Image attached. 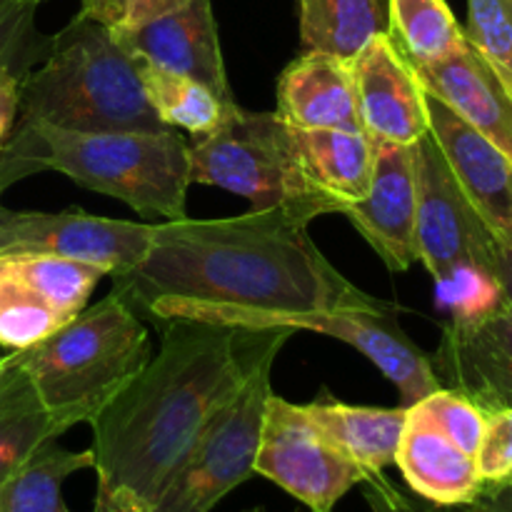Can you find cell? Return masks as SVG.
Listing matches in <instances>:
<instances>
[{
	"instance_id": "6da1fadb",
	"label": "cell",
	"mask_w": 512,
	"mask_h": 512,
	"mask_svg": "<svg viewBox=\"0 0 512 512\" xmlns=\"http://www.w3.org/2000/svg\"><path fill=\"white\" fill-rule=\"evenodd\" d=\"M308 225L290 208L155 223L148 253L113 278L115 290L155 323L198 320L240 330H263L290 313L383 305L340 275Z\"/></svg>"
},
{
	"instance_id": "7a4b0ae2",
	"label": "cell",
	"mask_w": 512,
	"mask_h": 512,
	"mask_svg": "<svg viewBox=\"0 0 512 512\" xmlns=\"http://www.w3.org/2000/svg\"><path fill=\"white\" fill-rule=\"evenodd\" d=\"M158 355L90 420L95 495L150 512L215 405L248 370L255 330L158 323Z\"/></svg>"
},
{
	"instance_id": "3957f363",
	"label": "cell",
	"mask_w": 512,
	"mask_h": 512,
	"mask_svg": "<svg viewBox=\"0 0 512 512\" xmlns=\"http://www.w3.org/2000/svg\"><path fill=\"white\" fill-rule=\"evenodd\" d=\"M0 155V193L40 170L120 200L145 218L183 220L190 185L188 143L175 130H80L18 120Z\"/></svg>"
},
{
	"instance_id": "277c9868",
	"label": "cell",
	"mask_w": 512,
	"mask_h": 512,
	"mask_svg": "<svg viewBox=\"0 0 512 512\" xmlns=\"http://www.w3.org/2000/svg\"><path fill=\"white\" fill-rule=\"evenodd\" d=\"M18 120L80 133L173 130L150 108L138 58L113 28L83 13L50 38L43 63L23 78Z\"/></svg>"
},
{
	"instance_id": "5b68a950",
	"label": "cell",
	"mask_w": 512,
	"mask_h": 512,
	"mask_svg": "<svg viewBox=\"0 0 512 512\" xmlns=\"http://www.w3.org/2000/svg\"><path fill=\"white\" fill-rule=\"evenodd\" d=\"M30 383L68 433L90 423L148 365V330L120 290L60 325L28 350H15Z\"/></svg>"
},
{
	"instance_id": "8992f818",
	"label": "cell",
	"mask_w": 512,
	"mask_h": 512,
	"mask_svg": "<svg viewBox=\"0 0 512 512\" xmlns=\"http://www.w3.org/2000/svg\"><path fill=\"white\" fill-rule=\"evenodd\" d=\"M288 335L290 330H255L245 378L215 405L150 512H210L253 478L265 405L273 395L270 373Z\"/></svg>"
},
{
	"instance_id": "52a82bcc",
	"label": "cell",
	"mask_w": 512,
	"mask_h": 512,
	"mask_svg": "<svg viewBox=\"0 0 512 512\" xmlns=\"http://www.w3.org/2000/svg\"><path fill=\"white\" fill-rule=\"evenodd\" d=\"M188 155L190 183L230 190L250 200L253 210L290 208L310 223L333 215L305 178L295 128L278 113L238 108L213 133L195 135Z\"/></svg>"
},
{
	"instance_id": "ba28073f",
	"label": "cell",
	"mask_w": 512,
	"mask_h": 512,
	"mask_svg": "<svg viewBox=\"0 0 512 512\" xmlns=\"http://www.w3.org/2000/svg\"><path fill=\"white\" fill-rule=\"evenodd\" d=\"M253 470L310 512H335V505L368 478L365 470L325 440L303 405L288 403L275 393L265 405Z\"/></svg>"
},
{
	"instance_id": "9c48e42d",
	"label": "cell",
	"mask_w": 512,
	"mask_h": 512,
	"mask_svg": "<svg viewBox=\"0 0 512 512\" xmlns=\"http://www.w3.org/2000/svg\"><path fill=\"white\" fill-rule=\"evenodd\" d=\"M153 225L113 220L65 208L60 213H20L0 205V258L55 255L125 275L145 258Z\"/></svg>"
},
{
	"instance_id": "30bf717a",
	"label": "cell",
	"mask_w": 512,
	"mask_h": 512,
	"mask_svg": "<svg viewBox=\"0 0 512 512\" xmlns=\"http://www.w3.org/2000/svg\"><path fill=\"white\" fill-rule=\"evenodd\" d=\"M418 255L435 283L465 265L490 270L495 238L460 190L433 133L415 143Z\"/></svg>"
},
{
	"instance_id": "8fae6325",
	"label": "cell",
	"mask_w": 512,
	"mask_h": 512,
	"mask_svg": "<svg viewBox=\"0 0 512 512\" xmlns=\"http://www.w3.org/2000/svg\"><path fill=\"white\" fill-rule=\"evenodd\" d=\"M375 165L370 190L363 200L350 203L340 215L358 228L370 248L380 255L390 273H405L418 263V180L415 145L373 140Z\"/></svg>"
},
{
	"instance_id": "7c38bea8",
	"label": "cell",
	"mask_w": 512,
	"mask_h": 512,
	"mask_svg": "<svg viewBox=\"0 0 512 512\" xmlns=\"http://www.w3.org/2000/svg\"><path fill=\"white\" fill-rule=\"evenodd\" d=\"M430 363L440 388L485 413L512 408V310L503 303L483 318L450 320Z\"/></svg>"
},
{
	"instance_id": "4fadbf2b",
	"label": "cell",
	"mask_w": 512,
	"mask_h": 512,
	"mask_svg": "<svg viewBox=\"0 0 512 512\" xmlns=\"http://www.w3.org/2000/svg\"><path fill=\"white\" fill-rule=\"evenodd\" d=\"M363 130L373 140L415 145L430 133L428 95L388 33L373 35L350 60Z\"/></svg>"
},
{
	"instance_id": "5bb4252c",
	"label": "cell",
	"mask_w": 512,
	"mask_h": 512,
	"mask_svg": "<svg viewBox=\"0 0 512 512\" xmlns=\"http://www.w3.org/2000/svg\"><path fill=\"white\" fill-rule=\"evenodd\" d=\"M130 53L170 73L208 85L225 103H238L225 75L213 3L190 0L183 8L135 28H113Z\"/></svg>"
},
{
	"instance_id": "9a60e30c",
	"label": "cell",
	"mask_w": 512,
	"mask_h": 512,
	"mask_svg": "<svg viewBox=\"0 0 512 512\" xmlns=\"http://www.w3.org/2000/svg\"><path fill=\"white\" fill-rule=\"evenodd\" d=\"M428 118L430 133L475 215L498 243L512 248V160L433 95H428Z\"/></svg>"
},
{
	"instance_id": "2e32d148",
	"label": "cell",
	"mask_w": 512,
	"mask_h": 512,
	"mask_svg": "<svg viewBox=\"0 0 512 512\" xmlns=\"http://www.w3.org/2000/svg\"><path fill=\"white\" fill-rule=\"evenodd\" d=\"M410 68L425 93L512 160V93L468 38L448 58Z\"/></svg>"
},
{
	"instance_id": "e0dca14e",
	"label": "cell",
	"mask_w": 512,
	"mask_h": 512,
	"mask_svg": "<svg viewBox=\"0 0 512 512\" xmlns=\"http://www.w3.org/2000/svg\"><path fill=\"white\" fill-rule=\"evenodd\" d=\"M275 113L300 130H363L350 60L318 50L295 58L278 80Z\"/></svg>"
},
{
	"instance_id": "ac0fdd59",
	"label": "cell",
	"mask_w": 512,
	"mask_h": 512,
	"mask_svg": "<svg viewBox=\"0 0 512 512\" xmlns=\"http://www.w3.org/2000/svg\"><path fill=\"white\" fill-rule=\"evenodd\" d=\"M395 465L403 473L410 493L440 508L470 505L483 490V478L473 455L463 453L413 405L405 410Z\"/></svg>"
},
{
	"instance_id": "d6986e66",
	"label": "cell",
	"mask_w": 512,
	"mask_h": 512,
	"mask_svg": "<svg viewBox=\"0 0 512 512\" xmlns=\"http://www.w3.org/2000/svg\"><path fill=\"white\" fill-rule=\"evenodd\" d=\"M300 160L315 193L328 200L335 215L368 195L373 180L375 143L363 130L295 128Z\"/></svg>"
},
{
	"instance_id": "ffe728a7",
	"label": "cell",
	"mask_w": 512,
	"mask_h": 512,
	"mask_svg": "<svg viewBox=\"0 0 512 512\" xmlns=\"http://www.w3.org/2000/svg\"><path fill=\"white\" fill-rule=\"evenodd\" d=\"M303 408L325 440L368 475H378L395 465L408 408L345 405L330 395H323Z\"/></svg>"
},
{
	"instance_id": "44dd1931",
	"label": "cell",
	"mask_w": 512,
	"mask_h": 512,
	"mask_svg": "<svg viewBox=\"0 0 512 512\" xmlns=\"http://www.w3.org/2000/svg\"><path fill=\"white\" fill-rule=\"evenodd\" d=\"M63 430L48 413L20 365L18 353L0 358V485L48 440Z\"/></svg>"
},
{
	"instance_id": "7402d4cb",
	"label": "cell",
	"mask_w": 512,
	"mask_h": 512,
	"mask_svg": "<svg viewBox=\"0 0 512 512\" xmlns=\"http://www.w3.org/2000/svg\"><path fill=\"white\" fill-rule=\"evenodd\" d=\"M303 53L353 60L373 35L388 33V0H298Z\"/></svg>"
},
{
	"instance_id": "603a6c76",
	"label": "cell",
	"mask_w": 512,
	"mask_h": 512,
	"mask_svg": "<svg viewBox=\"0 0 512 512\" xmlns=\"http://www.w3.org/2000/svg\"><path fill=\"white\" fill-rule=\"evenodd\" d=\"M135 58H138L140 80H143L150 108L168 128L188 130L190 135L213 133L240 108L238 103H225L200 80L170 73L140 55Z\"/></svg>"
},
{
	"instance_id": "cb8c5ba5",
	"label": "cell",
	"mask_w": 512,
	"mask_h": 512,
	"mask_svg": "<svg viewBox=\"0 0 512 512\" xmlns=\"http://www.w3.org/2000/svg\"><path fill=\"white\" fill-rule=\"evenodd\" d=\"M80 470H93L90 450L73 453L48 440L0 485V512H70L63 483Z\"/></svg>"
},
{
	"instance_id": "d4e9b609",
	"label": "cell",
	"mask_w": 512,
	"mask_h": 512,
	"mask_svg": "<svg viewBox=\"0 0 512 512\" xmlns=\"http://www.w3.org/2000/svg\"><path fill=\"white\" fill-rule=\"evenodd\" d=\"M388 35L410 65L438 63L465 43L445 0H388Z\"/></svg>"
},
{
	"instance_id": "484cf974",
	"label": "cell",
	"mask_w": 512,
	"mask_h": 512,
	"mask_svg": "<svg viewBox=\"0 0 512 512\" xmlns=\"http://www.w3.org/2000/svg\"><path fill=\"white\" fill-rule=\"evenodd\" d=\"M0 263L23 278L35 290V295L65 320L78 315L88 305L95 285L108 275L98 265L55 258V255H13V258H0Z\"/></svg>"
},
{
	"instance_id": "4316f807",
	"label": "cell",
	"mask_w": 512,
	"mask_h": 512,
	"mask_svg": "<svg viewBox=\"0 0 512 512\" xmlns=\"http://www.w3.org/2000/svg\"><path fill=\"white\" fill-rule=\"evenodd\" d=\"M68 320L55 313L23 278L0 263V345L10 350H28Z\"/></svg>"
},
{
	"instance_id": "83f0119b",
	"label": "cell",
	"mask_w": 512,
	"mask_h": 512,
	"mask_svg": "<svg viewBox=\"0 0 512 512\" xmlns=\"http://www.w3.org/2000/svg\"><path fill=\"white\" fill-rule=\"evenodd\" d=\"M463 30L512 93V0H468Z\"/></svg>"
},
{
	"instance_id": "f1b7e54d",
	"label": "cell",
	"mask_w": 512,
	"mask_h": 512,
	"mask_svg": "<svg viewBox=\"0 0 512 512\" xmlns=\"http://www.w3.org/2000/svg\"><path fill=\"white\" fill-rule=\"evenodd\" d=\"M43 0H0V70L28 75L45 58L50 38L35 28Z\"/></svg>"
},
{
	"instance_id": "f546056e",
	"label": "cell",
	"mask_w": 512,
	"mask_h": 512,
	"mask_svg": "<svg viewBox=\"0 0 512 512\" xmlns=\"http://www.w3.org/2000/svg\"><path fill=\"white\" fill-rule=\"evenodd\" d=\"M413 408L423 418H428L445 438L453 440L463 453L473 455V458L478 455L488 413L480 410L473 400H468L465 395L455 393L450 388H438L430 395H425L423 400H418Z\"/></svg>"
},
{
	"instance_id": "4dcf8cb0",
	"label": "cell",
	"mask_w": 512,
	"mask_h": 512,
	"mask_svg": "<svg viewBox=\"0 0 512 512\" xmlns=\"http://www.w3.org/2000/svg\"><path fill=\"white\" fill-rule=\"evenodd\" d=\"M478 473L483 483H500L512 475V408L488 413L485 433L480 440Z\"/></svg>"
},
{
	"instance_id": "1f68e13d",
	"label": "cell",
	"mask_w": 512,
	"mask_h": 512,
	"mask_svg": "<svg viewBox=\"0 0 512 512\" xmlns=\"http://www.w3.org/2000/svg\"><path fill=\"white\" fill-rule=\"evenodd\" d=\"M25 75L0 70V148L8 143L20 113V90H23Z\"/></svg>"
},
{
	"instance_id": "d6a6232c",
	"label": "cell",
	"mask_w": 512,
	"mask_h": 512,
	"mask_svg": "<svg viewBox=\"0 0 512 512\" xmlns=\"http://www.w3.org/2000/svg\"><path fill=\"white\" fill-rule=\"evenodd\" d=\"M465 512H512V475L500 483H483V490Z\"/></svg>"
},
{
	"instance_id": "836d02e7",
	"label": "cell",
	"mask_w": 512,
	"mask_h": 512,
	"mask_svg": "<svg viewBox=\"0 0 512 512\" xmlns=\"http://www.w3.org/2000/svg\"><path fill=\"white\" fill-rule=\"evenodd\" d=\"M190 0H128V13H125L123 25L118 28H135V25H143L148 20L160 18V15H168L173 10L183 8Z\"/></svg>"
},
{
	"instance_id": "e575fe53",
	"label": "cell",
	"mask_w": 512,
	"mask_h": 512,
	"mask_svg": "<svg viewBox=\"0 0 512 512\" xmlns=\"http://www.w3.org/2000/svg\"><path fill=\"white\" fill-rule=\"evenodd\" d=\"M80 13L108 28H118L128 13V0H80Z\"/></svg>"
},
{
	"instance_id": "d590c367",
	"label": "cell",
	"mask_w": 512,
	"mask_h": 512,
	"mask_svg": "<svg viewBox=\"0 0 512 512\" xmlns=\"http://www.w3.org/2000/svg\"><path fill=\"white\" fill-rule=\"evenodd\" d=\"M490 273L498 280L500 293H503L505 305L512 310V248L495 240L493 255H490Z\"/></svg>"
},
{
	"instance_id": "8d00e7d4",
	"label": "cell",
	"mask_w": 512,
	"mask_h": 512,
	"mask_svg": "<svg viewBox=\"0 0 512 512\" xmlns=\"http://www.w3.org/2000/svg\"><path fill=\"white\" fill-rule=\"evenodd\" d=\"M93 512H140V510H135L133 505L128 503H120V500L105 498V495H95Z\"/></svg>"
},
{
	"instance_id": "74e56055",
	"label": "cell",
	"mask_w": 512,
	"mask_h": 512,
	"mask_svg": "<svg viewBox=\"0 0 512 512\" xmlns=\"http://www.w3.org/2000/svg\"><path fill=\"white\" fill-rule=\"evenodd\" d=\"M420 512H465L463 505L460 508H440V505H433L428 503V500L420 498Z\"/></svg>"
},
{
	"instance_id": "f35d334b",
	"label": "cell",
	"mask_w": 512,
	"mask_h": 512,
	"mask_svg": "<svg viewBox=\"0 0 512 512\" xmlns=\"http://www.w3.org/2000/svg\"><path fill=\"white\" fill-rule=\"evenodd\" d=\"M245 512H265L263 508H250V510H245Z\"/></svg>"
}]
</instances>
